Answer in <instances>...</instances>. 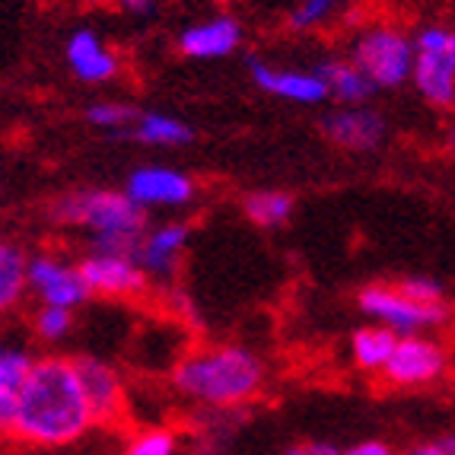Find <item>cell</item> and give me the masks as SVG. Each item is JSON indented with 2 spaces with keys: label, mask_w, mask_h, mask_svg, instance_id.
Here are the masks:
<instances>
[{
  "label": "cell",
  "mask_w": 455,
  "mask_h": 455,
  "mask_svg": "<svg viewBox=\"0 0 455 455\" xmlns=\"http://www.w3.org/2000/svg\"><path fill=\"white\" fill-rule=\"evenodd\" d=\"M92 424L96 420H92L74 360H36L29 379L20 388L10 433L32 446H68L80 440Z\"/></svg>",
  "instance_id": "1"
},
{
  "label": "cell",
  "mask_w": 455,
  "mask_h": 455,
  "mask_svg": "<svg viewBox=\"0 0 455 455\" xmlns=\"http://www.w3.org/2000/svg\"><path fill=\"white\" fill-rule=\"evenodd\" d=\"M261 360L245 347H213L185 357L175 366L172 382L188 398L229 408L249 402L261 386Z\"/></svg>",
  "instance_id": "2"
},
{
  "label": "cell",
  "mask_w": 455,
  "mask_h": 455,
  "mask_svg": "<svg viewBox=\"0 0 455 455\" xmlns=\"http://www.w3.org/2000/svg\"><path fill=\"white\" fill-rule=\"evenodd\" d=\"M52 217L68 227H84L92 235H144L147 207H140L128 191L84 188L58 197Z\"/></svg>",
  "instance_id": "3"
},
{
  "label": "cell",
  "mask_w": 455,
  "mask_h": 455,
  "mask_svg": "<svg viewBox=\"0 0 455 455\" xmlns=\"http://www.w3.org/2000/svg\"><path fill=\"white\" fill-rule=\"evenodd\" d=\"M350 61L357 64L379 90H395L404 80H414L418 48L411 45L402 32L388 29V26H372L354 42Z\"/></svg>",
  "instance_id": "4"
},
{
  "label": "cell",
  "mask_w": 455,
  "mask_h": 455,
  "mask_svg": "<svg viewBox=\"0 0 455 455\" xmlns=\"http://www.w3.org/2000/svg\"><path fill=\"white\" fill-rule=\"evenodd\" d=\"M360 309L372 319H379L392 331H402V338L420 331V328H436L449 322V309L443 303H414L398 287H366L360 290Z\"/></svg>",
  "instance_id": "5"
},
{
  "label": "cell",
  "mask_w": 455,
  "mask_h": 455,
  "mask_svg": "<svg viewBox=\"0 0 455 455\" xmlns=\"http://www.w3.org/2000/svg\"><path fill=\"white\" fill-rule=\"evenodd\" d=\"M443 370H446V350L430 338L408 334L398 341L392 360L382 372L395 386H424V382L440 379Z\"/></svg>",
  "instance_id": "6"
},
{
  "label": "cell",
  "mask_w": 455,
  "mask_h": 455,
  "mask_svg": "<svg viewBox=\"0 0 455 455\" xmlns=\"http://www.w3.org/2000/svg\"><path fill=\"white\" fill-rule=\"evenodd\" d=\"M29 287L45 306H64V309H74L92 293L80 267L61 265L52 255H38L29 261Z\"/></svg>",
  "instance_id": "7"
},
{
  "label": "cell",
  "mask_w": 455,
  "mask_h": 455,
  "mask_svg": "<svg viewBox=\"0 0 455 455\" xmlns=\"http://www.w3.org/2000/svg\"><path fill=\"white\" fill-rule=\"evenodd\" d=\"M124 191L140 207H182L195 195V185L185 172L169 166H140L128 175Z\"/></svg>",
  "instance_id": "8"
},
{
  "label": "cell",
  "mask_w": 455,
  "mask_h": 455,
  "mask_svg": "<svg viewBox=\"0 0 455 455\" xmlns=\"http://www.w3.org/2000/svg\"><path fill=\"white\" fill-rule=\"evenodd\" d=\"M322 134L338 144L341 150L350 153H366V150H376L382 144V137H386V122H382L379 112H372V108L363 106H347V108H338L331 112L322 122Z\"/></svg>",
  "instance_id": "9"
},
{
  "label": "cell",
  "mask_w": 455,
  "mask_h": 455,
  "mask_svg": "<svg viewBox=\"0 0 455 455\" xmlns=\"http://www.w3.org/2000/svg\"><path fill=\"white\" fill-rule=\"evenodd\" d=\"M80 274L90 283L92 293L102 296H134L147 287V271L140 267L137 259H124V255H86L80 261Z\"/></svg>",
  "instance_id": "10"
},
{
  "label": "cell",
  "mask_w": 455,
  "mask_h": 455,
  "mask_svg": "<svg viewBox=\"0 0 455 455\" xmlns=\"http://www.w3.org/2000/svg\"><path fill=\"white\" fill-rule=\"evenodd\" d=\"M74 366L80 372V386H84L86 402H90L92 420L96 424H112V420L122 418L124 411V388L118 372L108 363L96 357H74Z\"/></svg>",
  "instance_id": "11"
},
{
  "label": "cell",
  "mask_w": 455,
  "mask_h": 455,
  "mask_svg": "<svg viewBox=\"0 0 455 455\" xmlns=\"http://www.w3.org/2000/svg\"><path fill=\"white\" fill-rule=\"evenodd\" d=\"M249 70L255 76V84L265 92L299 102V106H319V102H325L331 96L328 84L319 76V70H281L259 61V58H249Z\"/></svg>",
  "instance_id": "12"
},
{
  "label": "cell",
  "mask_w": 455,
  "mask_h": 455,
  "mask_svg": "<svg viewBox=\"0 0 455 455\" xmlns=\"http://www.w3.org/2000/svg\"><path fill=\"white\" fill-rule=\"evenodd\" d=\"M243 42V29L233 16H217V20H207L201 26H188V29L179 36V48L188 58L197 61H213V58H227L239 48Z\"/></svg>",
  "instance_id": "13"
},
{
  "label": "cell",
  "mask_w": 455,
  "mask_h": 455,
  "mask_svg": "<svg viewBox=\"0 0 455 455\" xmlns=\"http://www.w3.org/2000/svg\"><path fill=\"white\" fill-rule=\"evenodd\" d=\"M68 64L84 84H106L118 74V58L92 29H76L68 38Z\"/></svg>",
  "instance_id": "14"
},
{
  "label": "cell",
  "mask_w": 455,
  "mask_h": 455,
  "mask_svg": "<svg viewBox=\"0 0 455 455\" xmlns=\"http://www.w3.org/2000/svg\"><path fill=\"white\" fill-rule=\"evenodd\" d=\"M185 243H188V223H163V227L150 229L144 235V245H140V267L147 274H156V277H169L179 265V255H182Z\"/></svg>",
  "instance_id": "15"
},
{
  "label": "cell",
  "mask_w": 455,
  "mask_h": 455,
  "mask_svg": "<svg viewBox=\"0 0 455 455\" xmlns=\"http://www.w3.org/2000/svg\"><path fill=\"white\" fill-rule=\"evenodd\" d=\"M414 84L433 106H455V64L449 58H443L440 52H418Z\"/></svg>",
  "instance_id": "16"
},
{
  "label": "cell",
  "mask_w": 455,
  "mask_h": 455,
  "mask_svg": "<svg viewBox=\"0 0 455 455\" xmlns=\"http://www.w3.org/2000/svg\"><path fill=\"white\" fill-rule=\"evenodd\" d=\"M319 76L328 84L331 96H338L341 102H347V106H360V102H366L372 92L379 90V86L372 84L370 76H366L357 64H354V61H338V58L319 64Z\"/></svg>",
  "instance_id": "17"
},
{
  "label": "cell",
  "mask_w": 455,
  "mask_h": 455,
  "mask_svg": "<svg viewBox=\"0 0 455 455\" xmlns=\"http://www.w3.org/2000/svg\"><path fill=\"white\" fill-rule=\"evenodd\" d=\"M134 140L153 147H185L195 140V131L182 122V118H172V115L163 112H144L134 124Z\"/></svg>",
  "instance_id": "18"
},
{
  "label": "cell",
  "mask_w": 455,
  "mask_h": 455,
  "mask_svg": "<svg viewBox=\"0 0 455 455\" xmlns=\"http://www.w3.org/2000/svg\"><path fill=\"white\" fill-rule=\"evenodd\" d=\"M398 334L392 331V328H360L357 334H354V360H357V366H363V370H386L388 360H392L395 347H398Z\"/></svg>",
  "instance_id": "19"
},
{
  "label": "cell",
  "mask_w": 455,
  "mask_h": 455,
  "mask_svg": "<svg viewBox=\"0 0 455 455\" xmlns=\"http://www.w3.org/2000/svg\"><path fill=\"white\" fill-rule=\"evenodd\" d=\"M23 287H29V261L16 245L4 243L0 245V306H10L20 299Z\"/></svg>",
  "instance_id": "20"
},
{
  "label": "cell",
  "mask_w": 455,
  "mask_h": 455,
  "mask_svg": "<svg viewBox=\"0 0 455 455\" xmlns=\"http://www.w3.org/2000/svg\"><path fill=\"white\" fill-rule=\"evenodd\" d=\"M243 211L259 227H281L293 213V197L283 191H251L243 201Z\"/></svg>",
  "instance_id": "21"
},
{
  "label": "cell",
  "mask_w": 455,
  "mask_h": 455,
  "mask_svg": "<svg viewBox=\"0 0 455 455\" xmlns=\"http://www.w3.org/2000/svg\"><path fill=\"white\" fill-rule=\"evenodd\" d=\"M32 357L26 350H16L7 347L0 354V392H10V395H20V388L26 386L32 372Z\"/></svg>",
  "instance_id": "22"
},
{
  "label": "cell",
  "mask_w": 455,
  "mask_h": 455,
  "mask_svg": "<svg viewBox=\"0 0 455 455\" xmlns=\"http://www.w3.org/2000/svg\"><path fill=\"white\" fill-rule=\"evenodd\" d=\"M140 115L131 106H122V102H96V106L86 108V122L96 124V128H128V124H137Z\"/></svg>",
  "instance_id": "23"
},
{
  "label": "cell",
  "mask_w": 455,
  "mask_h": 455,
  "mask_svg": "<svg viewBox=\"0 0 455 455\" xmlns=\"http://www.w3.org/2000/svg\"><path fill=\"white\" fill-rule=\"evenodd\" d=\"M70 322H74V309H64V306H42L36 315V331L45 338V341H58L70 331Z\"/></svg>",
  "instance_id": "24"
},
{
  "label": "cell",
  "mask_w": 455,
  "mask_h": 455,
  "mask_svg": "<svg viewBox=\"0 0 455 455\" xmlns=\"http://www.w3.org/2000/svg\"><path fill=\"white\" fill-rule=\"evenodd\" d=\"M124 455H175V433L160 430V427L137 433Z\"/></svg>",
  "instance_id": "25"
},
{
  "label": "cell",
  "mask_w": 455,
  "mask_h": 455,
  "mask_svg": "<svg viewBox=\"0 0 455 455\" xmlns=\"http://www.w3.org/2000/svg\"><path fill=\"white\" fill-rule=\"evenodd\" d=\"M338 4H341V0H303V4L293 10V16H290V26H293V29H312V26L325 23Z\"/></svg>",
  "instance_id": "26"
},
{
  "label": "cell",
  "mask_w": 455,
  "mask_h": 455,
  "mask_svg": "<svg viewBox=\"0 0 455 455\" xmlns=\"http://www.w3.org/2000/svg\"><path fill=\"white\" fill-rule=\"evenodd\" d=\"M398 290L408 299H414V303H424V306L443 303V287L436 281H430V277H404V281H398Z\"/></svg>",
  "instance_id": "27"
},
{
  "label": "cell",
  "mask_w": 455,
  "mask_h": 455,
  "mask_svg": "<svg viewBox=\"0 0 455 455\" xmlns=\"http://www.w3.org/2000/svg\"><path fill=\"white\" fill-rule=\"evenodd\" d=\"M408 455H455V433H446V436H440V440L411 449Z\"/></svg>",
  "instance_id": "28"
},
{
  "label": "cell",
  "mask_w": 455,
  "mask_h": 455,
  "mask_svg": "<svg viewBox=\"0 0 455 455\" xmlns=\"http://www.w3.org/2000/svg\"><path fill=\"white\" fill-rule=\"evenodd\" d=\"M344 455H392V449H388L386 443L366 440V443H357V446H350Z\"/></svg>",
  "instance_id": "29"
},
{
  "label": "cell",
  "mask_w": 455,
  "mask_h": 455,
  "mask_svg": "<svg viewBox=\"0 0 455 455\" xmlns=\"http://www.w3.org/2000/svg\"><path fill=\"white\" fill-rule=\"evenodd\" d=\"M112 4L115 7L128 10V13H140V16L153 13V0H112Z\"/></svg>",
  "instance_id": "30"
},
{
  "label": "cell",
  "mask_w": 455,
  "mask_h": 455,
  "mask_svg": "<svg viewBox=\"0 0 455 455\" xmlns=\"http://www.w3.org/2000/svg\"><path fill=\"white\" fill-rule=\"evenodd\" d=\"M306 449H309V455H344V452H338L331 443H306Z\"/></svg>",
  "instance_id": "31"
},
{
  "label": "cell",
  "mask_w": 455,
  "mask_h": 455,
  "mask_svg": "<svg viewBox=\"0 0 455 455\" xmlns=\"http://www.w3.org/2000/svg\"><path fill=\"white\" fill-rule=\"evenodd\" d=\"M283 455H309V449H306V446H290Z\"/></svg>",
  "instance_id": "32"
},
{
  "label": "cell",
  "mask_w": 455,
  "mask_h": 455,
  "mask_svg": "<svg viewBox=\"0 0 455 455\" xmlns=\"http://www.w3.org/2000/svg\"><path fill=\"white\" fill-rule=\"evenodd\" d=\"M449 147H452V156H455V128H452V134H449Z\"/></svg>",
  "instance_id": "33"
}]
</instances>
